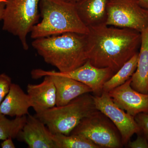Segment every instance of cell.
Returning <instances> with one entry per match:
<instances>
[{
	"mask_svg": "<svg viewBox=\"0 0 148 148\" xmlns=\"http://www.w3.org/2000/svg\"><path fill=\"white\" fill-rule=\"evenodd\" d=\"M43 82L39 84H29L27 94L32 100L36 114L56 106V89L53 81L49 76L44 77Z\"/></svg>",
	"mask_w": 148,
	"mask_h": 148,
	"instance_id": "4fadbf2b",
	"label": "cell"
},
{
	"mask_svg": "<svg viewBox=\"0 0 148 148\" xmlns=\"http://www.w3.org/2000/svg\"><path fill=\"white\" fill-rule=\"evenodd\" d=\"M12 84L10 77L5 73L0 74V105L9 92Z\"/></svg>",
	"mask_w": 148,
	"mask_h": 148,
	"instance_id": "ffe728a7",
	"label": "cell"
},
{
	"mask_svg": "<svg viewBox=\"0 0 148 148\" xmlns=\"http://www.w3.org/2000/svg\"><path fill=\"white\" fill-rule=\"evenodd\" d=\"M95 108L113 123L121 135L122 145H126L132 135L140 133L135 117L119 108L109 95L103 92L100 96H93Z\"/></svg>",
	"mask_w": 148,
	"mask_h": 148,
	"instance_id": "ba28073f",
	"label": "cell"
},
{
	"mask_svg": "<svg viewBox=\"0 0 148 148\" xmlns=\"http://www.w3.org/2000/svg\"><path fill=\"white\" fill-rule=\"evenodd\" d=\"M138 137L135 141H129L127 143V147L131 148H148V141L142 134H137Z\"/></svg>",
	"mask_w": 148,
	"mask_h": 148,
	"instance_id": "7402d4cb",
	"label": "cell"
},
{
	"mask_svg": "<svg viewBox=\"0 0 148 148\" xmlns=\"http://www.w3.org/2000/svg\"><path fill=\"white\" fill-rule=\"evenodd\" d=\"M106 24L141 33L148 25V10L138 0H108Z\"/></svg>",
	"mask_w": 148,
	"mask_h": 148,
	"instance_id": "8992f818",
	"label": "cell"
},
{
	"mask_svg": "<svg viewBox=\"0 0 148 148\" xmlns=\"http://www.w3.org/2000/svg\"><path fill=\"white\" fill-rule=\"evenodd\" d=\"M32 46L46 63L61 73L73 71L88 60L86 34L67 33L36 39Z\"/></svg>",
	"mask_w": 148,
	"mask_h": 148,
	"instance_id": "7a4b0ae2",
	"label": "cell"
},
{
	"mask_svg": "<svg viewBox=\"0 0 148 148\" xmlns=\"http://www.w3.org/2000/svg\"><path fill=\"white\" fill-rule=\"evenodd\" d=\"M57 73L86 85L97 96L102 94L105 83L115 73L110 68L95 67L88 60L82 66L71 71Z\"/></svg>",
	"mask_w": 148,
	"mask_h": 148,
	"instance_id": "8fae6325",
	"label": "cell"
},
{
	"mask_svg": "<svg viewBox=\"0 0 148 148\" xmlns=\"http://www.w3.org/2000/svg\"><path fill=\"white\" fill-rule=\"evenodd\" d=\"M98 111L95 108L93 96L87 93L66 105L56 106L36 114L35 116L42 121L52 134L69 135L82 119Z\"/></svg>",
	"mask_w": 148,
	"mask_h": 148,
	"instance_id": "277c9868",
	"label": "cell"
},
{
	"mask_svg": "<svg viewBox=\"0 0 148 148\" xmlns=\"http://www.w3.org/2000/svg\"><path fill=\"white\" fill-rule=\"evenodd\" d=\"M7 0H0V21L3 20Z\"/></svg>",
	"mask_w": 148,
	"mask_h": 148,
	"instance_id": "cb8c5ba5",
	"label": "cell"
},
{
	"mask_svg": "<svg viewBox=\"0 0 148 148\" xmlns=\"http://www.w3.org/2000/svg\"><path fill=\"white\" fill-rule=\"evenodd\" d=\"M135 119L140 127V133L148 141V113L138 114L135 116Z\"/></svg>",
	"mask_w": 148,
	"mask_h": 148,
	"instance_id": "44dd1931",
	"label": "cell"
},
{
	"mask_svg": "<svg viewBox=\"0 0 148 148\" xmlns=\"http://www.w3.org/2000/svg\"><path fill=\"white\" fill-rule=\"evenodd\" d=\"M1 146L2 148H16L12 138H8L3 140L2 143H1Z\"/></svg>",
	"mask_w": 148,
	"mask_h": 148,
	"instance_id": "603a6c76",
	"label": "cell"
},
{
	"mask_svg": "<svg viewBox=\"0 0 148 148\" xmlns=\"http://www.w3.org/2000/svg\"><path fill=\"white\" fill-rule=\"evenodd\" d=\"M32 78L38 79L49 76L55 85L56 93V106L66 105L78 96L92 92L89 86L71 78L61 75L54 71L34 69L31 72Z\"/></svg>",
	"mask_w": 148,
	"mask_h": 148,
	"instance_id": "9c48e42d",
	"label": "cell"
},
{
	"mask_svg": "<svg viewBox=\"0 0 148 148\" xmlns=\"http://www.w3.org/2000/svg\"><path fill=\"white\" fill-rule=\"evenodd\" d=\"M131 77L123 84L109 91L114 103L135 117L140 113H148V93H141L131 86Z\"/></svg>",
	"mask_w": 148,
	"mask_h": 148,
	"instance_id": "30bf717a",
	"label": "cell"
},
{
	"mask_svg": "<svg viewBox=\"0 0 148 148\" xmlns=\"http://www.w3.org/2000/svg\"><path fill=\"white\" fill-rule=\"evenodd\" d=\"M65 1H67L70 2L76 3L79 2L81 0H65Z\"/></svg>",
	"mask_w": 148,
	"mask_h": 148,
	"instance_id": "484cf974",
	"label": "cell"
},
{
	"mask_svg": "<svg viewBox=\"0 0 148 148\" xmlns=\"http://www.w3.org/2000/svg\"><path fill=\"white\" fill-rule=\"evenodd\" d=\"M88 30V60L95 67L110 68L116 73L140 49L141 34L138 31L106 24Z\"/></svg>",
	"mask_w": 148,
	"mask_h": 148,
	"instance_id": "6da1fadb",
	"label": "cell"
},
{
	"mask_svg": "<svg viewBox=\"0 0 148 148\" xmlns=\"http://www.w3.org/2000/svg\"><path fill=\"white\" fill-rule=\"evenodd\" d=\"M137 69L131 77V86L141 93H148V25L141 32Z\"/></svg>",
	"mask_w": 148,
	"mask_h": 148,
	"instance_id": "2e32d148",
	"label": "cell"
},
{
	"mask_svg": "<svg viewBox=\"0 0 148 148\" xmlns=\"http://www.w3.org/2000/svg\"><path fill=\"white\" fill-rule=\"evenodd\" d=\"M98 111L84 119L70 134L82 135L100 148H118L121 147V138L115 129Z\"/></svg>",
	"mask_w": 148,
	"mask_h": 148,
	"instance_id": "52a82bcc",
	"label": "cell"
},
{
	"mask_svg": "<svg viewBox=\"0 0 148 148\" xmlns=\"http://www.w3.org/2000/svg\"><path fill=\"white\" fill-rule=\"evenodd\" d=\"M108 0H81L76 3L78 13L86 27L106 24Z\"/></svg>",
	"mask_w": 148,
	"mask_h": 148,
	"instance_id": "9a60e30c",
	"label": "cell"
},
{
	"mask_svg": "<svg viewBox=\"0 0 148 148\" xmlns=\"http://www.w3.org/2000/svg\"><path fill=\"white\" fill-rule=\"evenodd\" d=\"M138 1L143 7L148 10V0H138Z\"/></svg>",
	"mask_w": 148,
	"mask_h": 148,
	"instance_id": "d4e9b609",
	"label": "cell"
},
{
	"mask_svg": "<svg viewBox=\"0 0 148 148\" xmlns=\"http://www.w3.org/2000/svg\"><path fill=\"white\" fill-rule=\"evenodd\" d=\"M53 135L42 121L29 114L16 138L27 144L29 148H56Z\"/></svg>",
	"mask_w": 148,
	"mask_h": 148,
	"instance_id": "7c38bea8",
	"label": "cell"
},
{
	"mask_svg": "<svg viewBox=\"0 0 148 148\" xmlns=\"http://www.w3.org/2000/svg\"><path fill=\"white\" fill-rule=\"evenodd\" d=\"M139 52L126 62L104 85L103 92L111 90L124 84L135 73L138 65Z\"/></svg>",
	"mask_w": 148,
	"mask_h": 148,
	"instance_id": "e0dca14e",
	"label": "cell"
},
{
	"mask_svg": "<svg viewBox=\"0 0 148 148\" xmlns=\"http://www.w3.org/2000/svg\"><path fill=\"white\" fill-rule=\"evenodd\" d=\"M5 116L0 113V140L9 138H17L27 121V116L15 117L12 120Z\"/></svg>",
	"mask_w": 148,
	"mask_h": 148,
	"instance_id": "d6986e66",
	"label": "cell"
},
{
	"mask_svg": "<svg viewBox=\"0 0 148 148\" xmlns=\"http://www.w3.org/2000/svg\"><path fill=\"white\" fill-rule=\"evenodd\" d=\"M32 106L28 94L18 85L12 83L9 92L0 105V113L11 117L27 116Z\"/></svg>",
	"mask_w": 148,
	"mask_h": 148,
	"instance_id": "5bb4252c",
	"label": "cell"
},
{
	"mask_svg": "<svg viewBox=\"0 0 148 148\" xmlns=\"http://www.w3.org/2000/svg\"><path fill=\"white\" fill-rule=\"evenodd\" d=\"M53 138L56 148H100L81 135L56 133L53 134Z\"/></svg>",
	"mask_w": 148,
	"mask_h": 148,
	"instance_id": "ac0fdd59",
	"label": "cell"
},
{
	"mask_svg": "<svg viewBox=\"0 0 148 148\" xmlns=\"http://www.w3.org/2000/svg\"><path fill=\"white\" fill-rule=\"evenodd\" d=\"M40 0H7L3 16V29L18 37L25 50H28L27 37L39 18Z\"/></svg>",
	"mask_w": 148,
	"mask_h": 148,
	"instance_id": "5b68a950",
	"label": "cell"
},
{
	"mask_svg": "<svg viewBox=\"0 0 148 148\" xmlns=\"http://www.w3.org/2000/svg\"><path fill=\"white\" fill-rule=\"evenodd\" d=\"M39 8L42 19L33 27L32 38L67 33H88V28L80 18L75 3L65 0H40Z\"/></svg>",
	"mask_w": 148,
	"mask_h": 148,
	"instance_id": "3957f363",
	"label": "cell"
}]
</instances>
